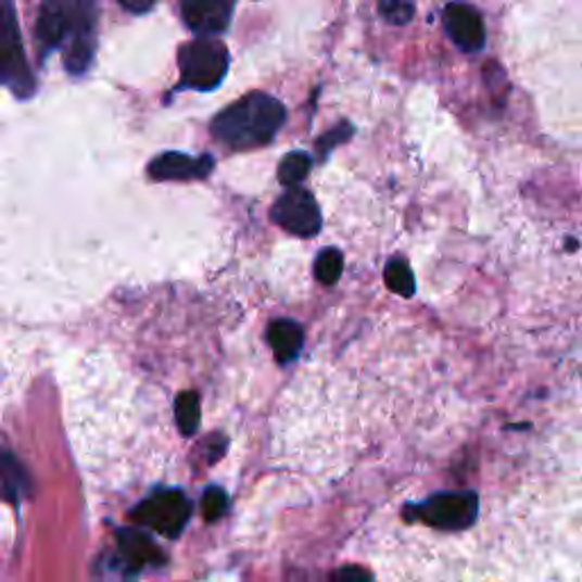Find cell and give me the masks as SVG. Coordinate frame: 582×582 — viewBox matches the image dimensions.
Wrapping results in <instances>:
<instances>
[{
    "instance_id": "6da1fadb",
    "label": "cell",
    "mask_w": 582,
    "mask_h": 582,
    "mask_svg": "<svg viewBox=\"0 0 582 582\" xmlns=\"http://www.w3.org/2000/svg\"><path fill=\"white\" fill-rule=\"evenodd\" d=\"M35 39L41 60L62 51L71 76H85L99 46V0H43Z\"/></svg>"
},
{
    "instance_id": "7a4b0ae2",
    "label": "cell",
    "mask_w": 582,
    "mask_h": 582,
    "mask_svg": "<svg viewBox=\"0 0 582 582\" xmlns=\"http://www.w3.org/2000/svg\"><path fill=\"white\" fill-rule=\"evenodd\" d=\"M284 105L264 91H253L212 118V135L230 151H251L271 143L284 126Z\"/></svg>"
},
{
    "instance_id": "3957f363",
    "label": "cell",
    "mask_w": 582,
    "mask_h": 582,
    "mask_svg": "<svg viewBox=\"0 0 582 582\" xmlns=\"http://www.w3.org/2000/svg\"><path fill=\"white\" fill-rule=\"evenodd\" d=\"M230 66V53L222 39L199 35L180 46L178 68L180 83L178 89L212 91L224 83Z\"/></svg>"
},
{
    "instance_id": "277c9868",
    "label": "cell",
    "mask_w": 582,
    "mask_h": 582,
    "mask_svg": "<svg viewBox=\"0 0 582 582\" xmlns=\"http://www.w3.org/2000/svg\"><path fill=\"white\" fill-rule=\"evenodd\" d=\"M0 85L18 99H30L35 93V78L23 51L14 0H0Z\"/></svg>"
},
{
    "instance_id": "5b68a950",
    "label": "cell",
    "mask_w": 582,
    "mask_h": 582,
    "mask_svg": "<svg viewBox=\"0 0 582 582\" xmlns=\"http://www.w3.org/2000/svg\"><path fill=\"white\" fill-rule=\"evenodd\" d=\"M274 222L296 237H314L321 230V212L309 191L289 187L271 210Z\"/></svg>"
},
{
    "instance_id": "8992f818",
    "label": "cell",
    "mask_w": 582,
    "mask_h": 582,
    "mask_svg": "<svg viewBox=\"0 0 582 582\" xmlns=\"http://www.w3.org/2000/svg\"><path fill=\"white\" fill-rule=\"evenodd\" d=\"M137 521L153 528L160 535L176 537L187 526L189 519V503L180 492H164L149 501H143L137 513Z\"/></svg>"
},
{
    "instance_id": "52a82bcc",
    "label": "cell",
    "mask_w": 582,
    "mask_h": 582,
    "mask_svg": "<svg viewBox=\"0 0 582 582\" xmlns=\"http://www.w3.org/2000/svg\"><path fill=\"white\" fill-rule=\"evenodd\" d=\"M442 23L448 39L463 53L476 55L482 51L484 43H488V30H484L480 12L473 5L463 3V0H453V3L444 8Z\"/></svg>"
},
{
    "instance_id": "ba28073f",
    "label": "cell",
    "mask_w": 582,
    "mask_h": 582,
    "mask_svg": "<svg viewBox=\"0 0 582 582\" xmlns=\"http://www.w3.org/2000/svg\"><path fill=\"white\" fill-rule=\"evenodd\" d=\"M478 501L473 494H440L419 507V517L442 530H463L473 523Z\"/></svg>"
},
{
    "instance_id": "9c48e42d",
    "label": "cell",
    "mask_w": 582,
    "mask_h": 582,
    "mask_svg": "<svg viewBox=\"0 0 582 582\" xmlns=\"http://www.w3.org/2000/svg\"><path fill=\"white\" fill-rule=\"evenodd\" d=\"M235 0H180L187 28L197 35L216 37L228 30Z\"/></svg>"
},
{
    "instance_id": "30bf717a",
    "label": "cell",
    "mask_w": 582,
    "mask_h": 582,
    "mask_svg": "<svg viewBox=\"0 0 582 582\" xmlns=\"http://www.w3.org/2000/svg\"><path fill=\"white\" fill-rule=\"evenodd\" d=\"M214 168L212 155H187V153H162L149 166V176L153 180H203Z\"/></svg>"
},
{
    "instance_id": "8fae6325",
    "label": "cell",
    "mask_w": 582,
    "mask_h": 582,
    "mask_svg": "<svg viewBox=\"0 0 582 582\" xmlns=\"http://www.w3.org/2000/svg\"><path fill=\"white\" fill-rule=\"evenodd\" d=\"M28 494V476L18 459L0 448V498L18 501Z\"/></svg>"
},
{
    "instance_id": "7c38bea8",
    "label": "cell",
    "mask_w": 582,
    "mask_h": 582,
    "mask_svg": "<svg viewBox=\"0 0 582 582\" xmlns=\"http://www.w3.org/2000/svg\"><path fill=\"white\" fill-rule=\"evenodd\" d=\"M269 344L280 362L294 359L296 353L301 351V344H303V330L294 321H284V319L276 321L269 328Z\"/></svg>"
},
{
    "instance_id": "4fadbf2b",
    "label": "cell",
    "mask_w": 582,
    "mask_h": 582,
    "mask_svg": "<svg viewBox=\"0 0 582 582\" xmlns=\"http://www.w3.org/2000/svg\"><path fill=\"white\" fill-rule=\"evenodd\" d=\"M118 544H121V551H124V555H126V560L137 569L143 565H155L160 560L157 546L149 537L139 535L137 530H121Z\"/></svg>"
},
{
    "instance_id": "5bb4252c",
    "label": "cell",
    "mask_w": 582,
    "mask_h": 582,
    "mask_svg": "<svg viewBox=\"0 0 582 582\" xmlns=\"http://www.w3.org/2000/svg\"><path fill=\"white\" fill-rule=\"evenodd\" d=\"M312 168V157L303 151H294L282 157L280 168H278V178L287 187H299L303 182Z\"/></svg>"
},
{
    "instance_id": "9a60e30c",
    "label": "cell",
    "mask_w": 582,
    "mask_h": 582,
    "mask_svg": "<svg viewBox=\"0 0 582 582\" xmlns=\"http://www.w3.org/2000/svg\"><path fill=\"white\" fill-rule=\"evenodd\" d=\"M176 417H178V426L182 430V434H193L201 423V403L199 396L185 392L178 396L176 403Z\"/></svg>"
},
{
    "instance_id": "2e32d148",
    "label": "cell",
    "mask_w": 582,
    "mask_h": 582,
    "mask_svg": "<svg viewBox=\"0 0 582 582\" xmlns=\"http://www.w3.org/2000/svg\"><path fill=\"white\" fill-rule=\"evenodd\" d=\"M384 280H387V284H390V289H394L396 294H401V296L415 294V276H412L409 266L401 260H394L390 266H387Z\"/></svg>"
},
{
    "instance_id": "e0dca14e",
    "label": "cell",
    "mask_w": 582,
    "mask_h": 582,
    "mask_svg": "<svg viewBox=\"0 0 582 582\" xmlns=\"http://www.w3.org/2000/svg\"><path fill=\"white\" fill-rule=\"evenodd\" d=\"M342 269H344L342 253L334 251V249H328L319 255L317 266H314V274H317V278L324 284H332L339 280V276H342Z\"/></svg>"
},
{
    "instance_id": "ac0fdd59",
    "label": "cell",
    "mask_w": 582,
    "mask_h": 582,
    "mask_svg": "<svg viewBox=\"0 0 582 582\" xmlns=\"http://www.w3.org/2000/svg\"><path fill=\"white\" fill-rule=\"evenodd\" d=\"M380 12L387 21L401 26L415 14V5H412V0H380Z\"/></svg>"
},
{
    "instance_id": "d6986e66",
    "label": "cell",
    "mask_w": 582,
    "mask_h": 582,
    "mask_svg": "<svg viewBox=\"0 0 582 582\" xmlns=\"http://www.w3.org/2000/svg\"><path fill=\"white\" fill-rule=\"evenodd\" d=\"M226 507H228V496H226L224 490L212 488V490L205 492V496H203V517L207 521H216L218 517L226 513Z\"/></svg>"
},
{
    "instance_id": "ffe728a7",
    "label": "cell",
    "mask_w": 582,
    "mask_h": 582,
    "mask_svg": "<svg viewBox=\"0 0 582 582\" xmlns=\"http://www.w3.org/2000/svg\"><path fill=\"white\" fill-rule=\"evenodd\" d=\"M330 582H369V578H367V573H364L362 569L349 567V569L337 571Z\"/></svg>"
},
{
    "instance_id": "44dd1931",
    "label": "cell",
    "mask_w": 582,
    "mask_h": 582,
    "mask_svg": "<svg viewBox=\"0 0 582 582\" xmlns=\"http://www.w3.org/2000/svg\"><path fill=\"white\" fill-rule=\"evenodd\" d=\"M118 5L132 12V14H146V12L153 10L155 0H118Z\"/></svg>"
}]
</instances>
